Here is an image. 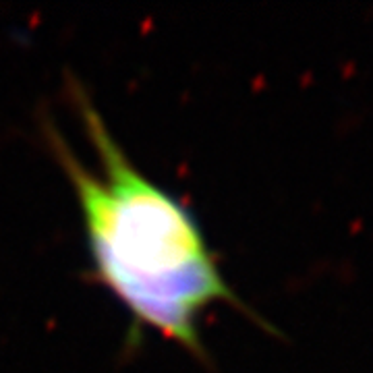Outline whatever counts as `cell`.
<instances>
[{"label":"cell","instance_id":"1","mask_svg":"<svg viewBox=\"0 0 373 373\" xmlns=\"http://www.w3.org/2000/svg\"><path fill=\"white\" fill-rule=\"evenodd\" d=\"M71 100L97 151L100 172L89 170L50 123L48 147L77 195L91 278L127 309L133 334L153 330L205 363L199 319L211 305L226 303L272 330L230 288L189 205L129 160L89 93L75 81Z\"/></svg>","mask_w":373,"mask_h":373}]
</instances>
